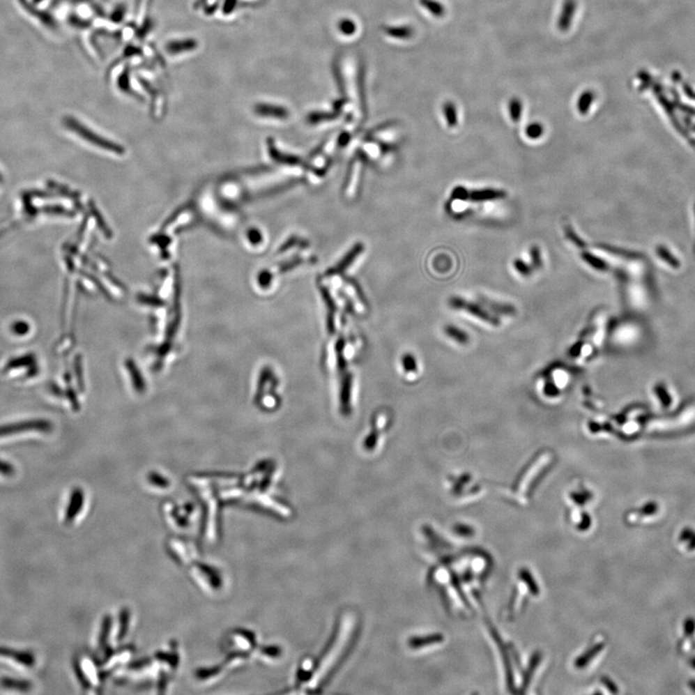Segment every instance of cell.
Returning a JSON list of instances; mask_svg holds the SVG:
<instances>
[{
	"instance_id": "obj_19",
	"label": "cell",
	"mask_w": 695,
	"mask_h": 695,
	"mask_svg": "<svg viewBox=\"0 0 695 695\" xmlns=\"http://www.w3.org/2000/svg\"><path fill=\"white\" fill-rule=\"evenodd\" d=\"M526 132L529 139H537L543 135L544 127L542 126L540 123H531V124L526 128Z\"/></svg>"
},
{
	"instance_id": "obj_16",
	"label": "cell",
	"mask_w": 695,
	"mask_h": 695,
	"mask_svg": "<svg viewBox=\"0 0 695 695\" xmlns=\"http://www.w3.org/2000/svg\"><path fill=\"white\" fill-rule=\"evenodd\" d=\"M336 117H337V114L335 112H315L308 115L307 121L310 124L315 125L323 121H330V120L335 119Z\"/></svg>"
},
{
	"instance_id": "obj_5",
	"label": "cell",
	"mask_w": 695,
	"mask_h": 695,
	"mask_svg": "<svg viewBox=\"0 0 695 695\" xmlns=\"http://www.w3.org/2000/svg\"><path fill=\"white\" fill-rule=\"evenodd\" d=\"M576 11V0H565V1L563 2L560 17H559L558 20V27L561 31H567V30L571 27Z\"/></svg>"
},
{
	"instance_id": "obj_21",
	"label": "cell",
	"mask_w": 695,
	"mask_h": 695,
	"mask_svg": "<svg viewBox=\"0 0 695 695\" xmlns=\"http://www.w3.org/2000/svg\"><path fill=\"white\" fill-rule=\"evenodd\" d=\"M339 29L343 34L352 35L356 32V26L351 20L345 19L339 22Z\"/></svg>"
},
{
	"instance_id": "obj_18",
	"label": "cell",
	"mask_w": 695,
	"mask_h": 695,
	"mask_svg": "<svg viewBox=\"0 0 695 695\" xmlns=\"http://www.w3.org/2000/svg\"><path fill=\"white\" fill-rule=\"evenodd\" d=\"M582 258L591 266L592 268H596V270H601V272H604L607 268V265L606 262L603 260L599 259V258L593 256L588 252L582 253Z\"/></svg>"
},
{
	"instance_id": "obj_12",
	"label": "cell",
	"mask_w": 695,
	"mask_h": 695,
	"mask_svg": "<svg viewBox=\"0 0 695 695\" xmlns=\"http://www.w3.org/2000/svg\"><path fill=\"white\" fill-rule=\"evenodd\" d=\"M385 33L394 38L408 39L413 35V30L408 26H390L386 27Z\"/></svg>"
},
{
	"instance_id": "obj_8",
	"label": "cell",
	"mask_w": 695,
	"mask_h": 695,
	"mask_svg": "<svg viewBox=\"0 0 695 695\" xmlns=\"http://www.w3.org/2000/svg\"><path fill=\"white\" fill-rule=\"evenodd\" d=\"M268 151H270V157L280 164L292 165V167L303 165V160L300 158L296 157V155L282 154L280 150L275 148L272 139H268Z\"/></svg>"
},
{
	"instance_id": "obj_23",
	"label": "cell",
	"mask_w": 695,
	"mask_h": 695,
	"mask_svg": "<svg viewBox=\"0 0 695 695\" xmlns=\"http://www.w3.org/2000/svg\"><path fill=\"white\" fill-rule=\"evenodd\" d=\"M514 266H515L516 270H518L519 273H521V275H528L529 273H531L530 267H529V265L526 264L524 261L516 260L515 263H514Z\"/></svg>"
},
{
	"instance_id": "obj_1",
	"label": "cell",
	"mask_w": 695,
	"mask_h": 695,
	"mask_svg": "<svg viewBox=\"0 0 695 695\" xmlns=\"http://www.w3.org/2000/svg\"><path fill=\"white\" fill-rule=\"evenodd\" d=\"M66 125L68 127L71 128L72 130L79 134L80 137H84L87 142L92 143V144L96 145V146L102 148V149L107 150V151H112L114 153H118V154H122L124 152L123 148L119 146V145L115 144V143L109 142L104 139V137H100L93 132L92 130L87 129L82 123L77 121V120L72 119V118H68L66 120Z\"/></svg>"
},
{
	"instance_id": "obj_2",
	"label": "cell",
	"mask_w": 695,
	"mask_h": 695,
	"mask_svg": "<svg viewBox=\"0 0 695 695\" xmlns=\"http://www.w3.org/2000/svg\"><path fill=\"white\" fill-rule=\"evenodd\" d=\"M451 305L454 308H460L461 310L468 311L471 315L475 316L476 318H480L483 321H487L493 326H498L499 323L496 318L491 317L488 312H486L483 308L475 303H466V300H461V298H454L451 300Z\"/></svg>"
},
{
	"instance_id": "obj_25",
	"label": "cell",
	"mask_w": 695,
	"mask_h": 695,
	"mask_svg": "<svg viewBox=\"0 0 695 695\" xmlns=\"http://www.w3.org/2000/svg\"><path fill=\"white\" fill-rule=\"evenodd\" d=\"M248 238H250V240L253 243V245H257V243L262 242V235H261L259 231L256 229L250 231V233H248Z\"/></svg>"
},
{
	"instance_id": "obj_9",
	"label": "cell",
	"mask_w": 695,
	"mask_h": 695,
	"mask_svg": "<svg viewBox=\"0 0 695 695\" xmlns=\"http://www.w3.org/2000/svg\"><path fill=\"white\" fill-rule=\"evenodd\" d=\"M0 686L6 689H12L21 692L31 691L32 684L27 680L15 679L12 677H1L0 678Z\"/></svg>"
},
{
	"instance_id": "obj_13",
	"label": "cell",
	"mask_w": 695,
	"mask_h": 695,
	"mask_svg": "<svg viewBox=\"0 0 695 695\" xmlns=\"http://www.w3.org/2000/svg\"><path fill=\"white\" fill-rule=\"evenodd\" d=\"M443 114L449 127L453 128L457 126L458 114H457V109L453 102H448L444 104Z\"/></svg>"
},
{
	"instance_id": "obj_24",
	"label": "cell",
	"mask_w": 695,
	"mask_h": 695,
	"mask_svg": "<svg viewBox=\"0 0 695 695\" xmlns=\"http://www.w3.org/2000/svg\"><path fill=\"white\" fill-rule=\"evenodd\" d=\"M530 254H531L532 264L535 266L536 268L540 267L542 264V258L540 255V250H538V247H532Z\"/></svg>"
},
{
	"instance_id": "obj_3",
	"label": "cell",
	"mask_w": 695,
	"mask_h": 695,
	"mask_svg": "<svg viewBox=\"0 0 695 695\" xmlns=\"http://www.w3.org/2000/svg\"><path fill=\"white\" fill-rule=\"evenodd\" d=\"M0 657H8V659L19 662L22 666L29 667V669L33 667L35 662H36V659H35L32 652L20 651V650H14L9 648V647L0 646Z\"/></svg>"
},
{
	"instance_id": "obj_10",
	"label": "cell",
	"mask_w": 695,
	"mask_h": 695,
	"mask_svg": "<svg viewBox=\"0 0 695 695\" xmlns=\"http://www.w3.org/2000/svg\"><path fill=\"white\" fill-rule=\"evenodd\" d=\"M594 100L595 94L592 90H586L582 93L581 97L579 98L578 104H576L579 114L581 115L588 114Z\"/></svg>"
},
{
	"instance_id": "obj_6",
	"label": "cell",
	"mask_w": 695,
	"mask_h": 695,
	"mask_svg": "<svg viewBox=\"0 0 695 695\" xmlns=\"http://www.w3.org/2000/svg\"><path fill=\"white\" fill-rule=\"evenodd\" d=\"M254 112L260 116L275 118V119H286L289 116V112L285 107L270 104L256 105Z\"/></svg>"
},
{
	"instance_id": "obj_28",
	"label": "cell",
	"mask_w": 695,
	"mask_h": 695,
	"mask_svg": "<svg viewBox=\"0 0 695 695\" xmlns=\"http://www.w3.org/2000/svg\"><path fill=\"white\" fill-rule=\"evenodd\" d=\"M236 1L237 0H227V4H225L224 11L225 13H230L234 9Z\"/></svg>"
},
{
	"instance_id": "obj_15",
	"label": "cell",
	"mask_w": 695,
	"mask_h": 695,
	"mask_svg": "<svg viewBox=\"0 0 695 695\" xmlns=\"http://www.w3.org/2000/svg\"><path fill=\"white\" fill-rule=\"evenodd\" d=\"M195 46H197V44L192 40L173 42L168 45L167 51L171 52V54H177V52L190 51V49H194Z\"/></svg>"
},
{
	"instance_id": "obj_7",
	"label": "cell",
	"mask_w": 695,
	"mask_h": 695,
	"mask_svg": "<svg viewBox=\"0 0 695 695\" xmlns=\"http://www.w3.org/2000/svg\"><path fill=\"white\" fill-rule=\"evenodd\" d=\"M505 197L506 192L503 190L494 189L476 190L468 193V199L473 200V202L491 201Z\"/></svg>"
},
{
	"instance_id": "obj_27",
	"label": "cell",
	"mask_w": 695,
	"mask_h": 695,
	"mask_svg": "<svg viewBox=\"0 0 695 695\" xmlns=\"http://www.w3.org/2000/svg\"><path fill=\"white\" fill-rule=\"evenodd\" d=\"M350 140H351L350 134H348V132H343V134L340 135L339 139H338V142H339L340 146H344V145L347 144V143H349Z\"/></svg>"
},
{
	"instance_id": "obj_11",
	"label": "cell",
	"mask_w": 695,
	"mask_h": 695,
	"mask_svg": "<svg viewBox=\"0 0 695 695\" xmlns=\"http://www.w3.org/2000/svg\"><path fill=\"white\" fill-rule=\"evenodd\" d=\"M82 496H80V494L79 493L74 494V496H72V498L71 503H70V505L69 507H68L67 509V513H66L67 523H71V521H74L75 518H76V516L77 515V514H79L80 508H82Z\"/></svg>"
},
{
	"instance_id": "obj_20",
	"label": "cell",
	"mask_w": 695,
	"mask_h": 695,
	"mask_svg": "<svg viewBox=\"0 0 695 695\" xmlns=\"http://www.w3.org/2000/svg\"><path fill=\"white\" fill-rule=\"evenodd\" d=\"M303 263V258L295 257L293 258V259L286 261V262L283 263V264H280V267H278V270H280V273H285L287 272V270H292L293 268L298 267V266L302 265Z\"/></svg>"
},
{
	"instance_id": "obj_4",
	"label": "cell",
	"mask_w": 695,
	"mask_h": 695,
	"mask_svg": "<svg viewBox=\"0 0 695 695\" xmlns=\"http://www.w3.org/2000/svg\"><path fill=\"white\" fill-rule=\"evenodd\" d=\"M363 250H365V245H362V243H356V245H353L352 250H351L350 252L344 256L342 259L338 262L337 265H335V267L328 270L327 275H338V273L345 272L349 267L352 266L353 261H355L356 258L360 256V253L362 252Z\"/></svg>"
},
{
	"instance_id": "obj_26",
	"label": "cell",
	"mask_w": 695,
	"mask_h": 695,
	"mask_svg": "<svg viewBox=\"0 0 695 695\" xmlns=\"http://www.w3.org/2000/svg\"><path fill=\"white\" fill-rule=\"evenodd\" d=\"M270 280H272V275L268 272L261 273L259 275V281L261 284L265 286L267 283H270Z\"/></svg>"
},
{
	"instance_id": "obj_17",
	"label": "cell",
	"mask_w": 695,
	"mask_h": 695,
	"mask_svg": "<svg viewBox=\"0 0 695 695\" xmlns=\"http://www.w3.org/2000/svg\"><path fill=\"white\" fill-rule=\"evenodd\" d=\"M521 112H523L521 102L517 98H514L509 102V114H510L511 119L514 122H519L521 120Z\"/></svg>"
},
{
	"instance_id": "obj_14",
	"label": "cell",
	"mask_w": 695,
	"mask_h": 695,
	"mask_svg": "<svg viewBox=\"0 0 695 695\" xmlns=\"http://www.w3.org/2000/svg\"><path fill=\"white\" fill-rule=\"evenodd\" d=\"M420 4L435 17H443L445 14L443 5L436 0H420Z\"/></svg>"
},
{
	"instance_id": "obj_22",
	"label": "cell",
	"mask_w": 695,
	"mask_h": 695,
	"mask_svg": "<svg viewBox=\"0 0 695 695\" xmlns=\"http://www.w3.org/2000/svg\"><path fill=\"white\" fill-rule=\"evenodd\" d=\"M302 240H300V238L297 237V236H293V237H291L290 239L286 240V242L281 245L280 252H288V250H290L291 248L295 247L296 245H298V243L302 242Z\"/></svg>"
}]
</instances>
